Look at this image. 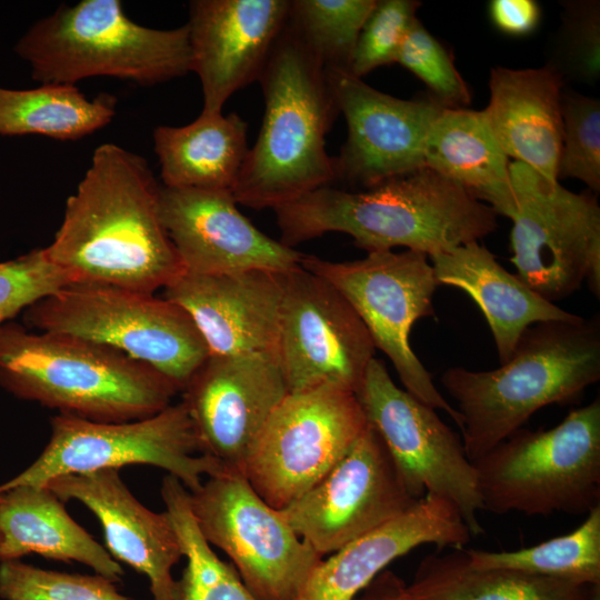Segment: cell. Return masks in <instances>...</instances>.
<instances>
[{
  "mask_svg": "<svg viewBox=\"0 0 600 600\" xmlns=\"http://www.w3.org/2000/svg\"><path fill=\"white\" fill-rule=\"evenodd\" d=\"M160 190L142 157L100 144L44 248L49 259L72 283L167 288L184 270L161 221Z\"/></svg>",
  "mask_w": 600,
  "mask_h": 600,
  "instance_id": "cell-1",
  "label": "cell"
},
{
  "mask_svg": "<svg viewBox=\"0 0 600 600\" xmlns=\"http://www.w3.org/2000/svg\"><path fill=\"white\" fill-rule=\"evenodd\" d=\"M273 211L280 242L290 248L341 232L367 253L404 247L430 258L498 228L487 203L428 167L368 189L326 186Z\"/></svg>",
  "mask_w": 600,
  "mask_h": 600,
  "instance_id": "cell-2",
  "label": "cell"
},
{
  "mask_svg": "<svg viewBox=\"0 0 600 600\" xmlns=\"http://www.w3.org/2000/svg\"><path fill=\"white\" fill-rule=\"evenodd\" d=\"M600 379V319L530 326L510 359L487 371L447 369L440 379L456 400L462 443L473 462L549 404L576 401Z\"/></svg>",
  "mask_w": 600,
  "mask_h": 600,
  "instance_id": "cell-3",
  "label": "cell"
},
{
  "mask_svg": "<svg viewBox=\"0 0 600 600\" xmlns=\"http://www.w3.org/2000/svg\"><path fill=\"white\" fill-rule=\"evenodd\" d=\"M262 124L232 194L253 209H277L336 181L326 137L340 113L327 70L286 27L259 78Z\"/></svg>",
  "mask_w": 600,
  "mask_h": 600,
  "instance_id": "cell-4",
  "label": "cell"
},
{
  "mask_svg": "<svg viewBox=\"0 0 600 600\" xmlns=\"http://www.w3.org/2000/svg\"><path fill=\"white\" fill-rule=\"evenodd\" d=\"M0 384L21 399L98 422L151 417L180 391L113 348L11 322L0 327Z\"/></svg>",
  "mask_w": 600,
  "mask_h": 600,
  "instance_id": "cell-5",
  "label": "cell"
},
{
  "mask_svg": "<svg viewBox=\"0 0 600 600\" xmlns=\"http://www.w3.org/2000/svg\"><path fill=\"white\" fill-rule=\"evenodd\" d=\"M14 51L41 84L76 86L106 76L153 86L191 71L187 23L169 30L141 26L119 0L63 4L32 24Z\"/></svg>",
  "mask_w": 600,
  "mask_h": 600,
  "instance_id": "cell-6",
  "label": "cell"
},
{
  "mask_svg": "<svg viewBox=\"0 0 600 600\" xmlns=\"http://www.w3.org/2000/svg\"><path fill=\"white\" fill-rule=\"evenodd\" d=\"M472 463L486 511L588 513L600 504V399L549 430H517Z\"/></svg>",
  "mask_w": 600,
  "mask_h": 600,
  "instance_id": "cell-7",
  "label": "cell"
},
{
  "mask_svg": "<svg viewBox=\"0 0 600 600\" xmlns=\"http://www.w3.org/2000/svg\"><path fill=\"white\" fill-rule=\"evenodd\" d=\"M28 326L76 336L143 362L181 391L209 357L189 313L154 293L96 283H71L29 307Z\"/></svg>",
  "mask_w": 600,
  "mask_h": 600,
  "instance_id": "cell-8",
  "label": "cell"
},
{
  "mask_svg": "<svg viewBox=\"0 0 600 600\" xmlns=\"http://www.w3.org/2000/svg\"><path fill=\"white\" fill-rule=\"evenodd\" d=\"M509 192L491 209L512 221L516 274L546 300H563L584 282L600 297V206L550 181L527 164L510 162Z\"/></svg>",
  "mask_w": 600,
  "mask_h": 600,
  "instance_id": "cell-9",
  "label": "cell"
},
{
  "mask_svg": "<svg viewBox=\"0 0 600 600\" xmlns=\"http://www.w3.org/2000/svg\"><path fill=\"white\" fill-rule=\"evenodd\" d=\"M130 464L166 470L189 492L198 490L204 477L227 471L200 452L191 418L181 401L151 417L124 422H98L59 413L51 419V436L40 456L0 484V491L18 486H46L61 476L120 470Z\"/></svg>",
  "mask_w": 600,
  "mask_h": 600,
  "instance_id": "cell-10",
  "label": "cell"
},
{
  "mask_svg": "<svg viewBox=\"0 0 600 600\" xmlns=\"http://www.w3.org/2000/svg\"><path fill=\"white\" fill-rule=\"evenodd\" d=\"M302 267L329 281L352 306L373 341L391 361L404 390L444 411L461 428V417L432 382L410 344L416 321L434 316L438 288L424 253L404 250L368 252L362 259L334 262L303 254Z\"/></svg>",
  "mask_w": 600,
  "mask_h": 600,
  "instance_id": "cell-11",
  "label": "cell"
},
{
  "mask_svg": "<svg viewBox=\"0 0 600 600\" xmlns=\"http://www.w3.org/2000/svg\"><path fill=\"white\" fill-rule=\"evenodd\" d=\"M368 427L354 392L323 384L289 392L250 448L242 474L281 510L317 484Z\"/></svg>",
  "mask_w": 600,
  "mask_h": 600,
  "instance_id": "cell-12",
  "label": "cell"
},
{
  "mask_svg": "<svg viewBox=\"0 0 600 600\" xmlns=\"http://www.w3.org/2000/svg\"><path fill=\"white\" fill-rule=\"evenodd\" d=\"M203 538L232 561L257 600H296L322 559L238 471L208 477L190 492Z\"/></svg>",
  "mask_w": 600,
  "mask_h": 600,
  "instance_id": "cell-13",
  "label": "cell"
},
{
  "mask_svg": "<svg viewBox=\"0 0 600 600\" xmlns=\"http://www.w3.org/2000/svg\"><path fill=\"white\" fill-rule=\"evenodd\" d=\"M356 396L413 497L429 493L451 502L472 537L483 533L473 463L462 440L436 410L399 388L377 358L369 363Z\"/></svg>",
  "mask_w": 600,
  "mask_h": 600,
  "instance_id": "cell-14",
  "label": "cell"
},
{
  "mask_svg": "<svg viewBox=\"0 0 600 600\" xmlns=\"http://www.w3.org/2000/svg\"><path fill=\"white\" fill-rule=\"evenodd\" d=\"M277 356L289 392L323 384L357 392L376 347L349 301L299 266L282 274Z\"/></svg>",
  "mask_w": 600,
  "mask_h": 600,
  "instance_id": "cell-15",
  "label": "cell"
},
{
  "mask_svg": "<svg viewBox=\"0 0 600 600\" xmlns=\"http://www.w3.org/2000/svg\"><path fill=\"white\" fill-rule=\"evenodd\" d=\"M418 500L368 423L340 461L280 511L292 530L324 558L400 516Z\"/></svg>",
  "mask_w": 600,
  "mask_h": 600,
  "instance_id": "cell-16",
  "label": "cell"
},
{
  "mask_svg": "<svg viewBox=\"0 0 600 600\" xmlns=\"http://www.w3.org/2000/svg\"><path fill=\"white\" fill-rule=\"evenodd\" d=\"M200 452L242 473L247 454L289 393L276 351L209 356L183 389Z\"/></svg>",
  "mask_w": 600,
  "mask_h": 600,
  "instance_id": "cell-17",
  "label": "cell"
},
{
  "mask_svg": "<svg viewBox=\"0 0 600 600\" xmlns=\"http://www.w3.org/2000/svg\"><path fill=\"white\" fill-rule=\"evenodd\" d=\"M327 72L348 128L333 157L334 183L368 189L426 167L427 134L446 108L392 97L348 72Z\"/></svg>",
  "mask_w": 600,
  "mask_h": 600,
  "instance_id": "cell-18",
  "label": "cell"
},
{
  "mask_svg": "<svg viewBox=\"0 0 600 600\" xmlns=\"http://www.w3.org/2000/svg\"><path fill=\"white\" fill-rule=\"evenodd\" d=\"M231 191L161 187L160 217L186 273H277L301 266L303 253L260 231Z\"/></svg>",
  "mask_w": 600,
  "mask_h": 600,
  "instance_id": "cell-19",
  "label": "cell"
},
{
  "mask_svg": "<svg viewBox=\"0 0 600 600\" xmlns=\"http://www.w3.org/2000/svg\"><path fill=\"white\" fill-rule=\"evenodd\" d=\"M290 0H193L189 3L191 71L202 112H221L238 90L259 81L289 16Z\"/></svg>",
  "mask_w": 600,
  "mask_h": 600,
  "instance_id": "cell-20",
  "label": "cell"
},
{
  "mask_svg": "<svg viewBox=\"0 0 600 600\" xmlns=\"http://www.w3.org/2000/svg\"><path fill=\"white\" fill-rule=\"evenodd\" d=\"M46 486L96 516L108 552L148 578L152 600H174L171 571L183 557L177 532L166 511L154 512L132 494L119 469L66 474Z\"/></svg>",
  "mask_w": 600,
  "mask_h": 600,
  "instance_id": "cell-21",
  "label": "cell"
},
{
  "mask_svg": "<svg viewBox=\"0 0 600 600\" xmlns=\"http://www.w3.org/2000/svg\"><path fill=\"white\" fill-rule=\"evenodd\" d=\"M283 273L264 270L219 276L183 272L163 297L182 307L209 356L277 351Z\"/></svg>",
  "mask_w": 600,
  "mask_h": 600,
  "instance_id": "cell-22",
  "label": "cell"
},
{
  "mask_svg": "<svg viewBox=\"0 0 600 600\" xmlns=\"http://www.w3.org/2000/svg\"><path fill=\"white\" fill-rule=\"evenodd\" d=\"M472 536L451 502L426 493L410 509L321 559L296 600H356L393 560L421 544L459 549Z\"/></svg>",
  "mask_w": 600,
  "mask_h": 600,
  "instance_id": "cell-23",
  "label": "cell"
},
{
  "mask_svg": "<svg viewBox=\"0 0 600 600\" xmlns=\"http://www.w3.org/2000/svg\"><path fill=\"white\" fill-rule=\"evenodd\" d=\"M564 81L549 63L539 68L494 67L484 117L508 158L550 181L558 180Z\"/></svg>",
  "mask_w": 600,
  "mask_h": 600,
  "instance_id": "cell-24",
  "label": "cell"
},
{
  "mask_svg": "<svg viewBox=\"0 0 600 600\" xmlns=\"http://www.w3.org/2000/svg\"><path fill=\"white\" fill-rule=\"evenodd\" d=\"M430 260L439 286L458 288L478 304L491 330L500 364L510 359L530 326L580 318L507 271L479 241L434 254Z\"/></svg>",
  "mask_w": 600,
  "mask_h": 600,
  "instance_id": "cell-25",
  "label": "cell"
},
{
  "mask_svg": "<svg viewBox=\"0 0 600 600\" xmlns=\"http://www.w3.org/2000/svg\"><path fill=\"white\" fill-rule=\"evenodd\" d=\"M0 561L37 553L46 559L88 566L110 581L123 577L106 547L76 522L48 486L0 491Z\"/></svg>",
  "mask_w": 600,
  "mask_h": 600,
  "instance_id": "cell-26",
  "label": "cell"
},
{
  "mask_svg": "<svg viewBox=\"0 0 600 600\" xmlns=\"http://www.w3.org/2000/svg\"><path fill=\"white\" fill-rule=\"evenodd\" d=\"M248 123L237 113L202 112L182 127L153 130L163 187L233 191L249 151Z\"/></svg>",
  "mask_w": 600,
  "mask_h": 600,
  "instance_id": "cell-27",
  "label": "cell"
},
{
  "mask_svg": "<svg viewBox=\"0 0 600 600\" xmlns=\"http://www.w3.org/2000/svg\"><path fill=\"white\" fill-rule=\"evenodd\" d=\"M598 588L516 570L473 569L464 548L424 557L406 584L409 600H592Z\"/></svg>",
  "mask_w": 600,
  "mask_h": 600,
  "instance_id": "cell-28",
  "label": "cell"
},
{
  "mask_svg": "<svg viewBox=\"0 0 600 600\" xmlns=\"http://www.w3.org/2000/svg\"><path fill=\"white\" fill-rule=\"evenodd\" d=\"M424 163L490 208L510 189L509 158L482 110L444 109L427 134Z\"/></svg>",
  "mask_w": 600,
  "mask_h": 600,
  "instance_id": "cell-29",
  "label": "cell"
},
{
  "mask_svg": "<svg viewBox=\"0 0 600 600\" xmlns=\"http://www.w3.org/2000/svg\"><path fill=\"white\" fill-rule=\"evenodd\" d=\"M116 107L114 96L102 92L88 99L74 84L46 83L26 90L0 87V136L77 140L110 123Z\"/></svg>",
  "mask_w": 600,
  "mask_h": 600,
  "instance_id": "cell-30",
  "label": "cell"
},
{
  "mask_svg": "<svg viewBox=\"0 0 600 600\" xmlns=\"http://www.w3.org/2000/svg\"><path fill=\"white\" fill-rule=\"evenodd\" d=\"M576 530L512 551L464 549L473 569H508L600 586V504Z\"/></svg>",
  "mask_w": 600,
  "mask_h": 600,
  "instance_id": "cell-31",
  "label": "cell"
},
{
  "mask_svg": "<svg viewBox=\"0 0 600 600\" xmlns=\"http://www.w3.org/2000/svg\"><path fill=\"white\" fill-rule=\"evenodd\" d=\"M189 496L177 478L164 476L161 497L187 558L181 578L176 580L174 600H257L233 566L220 560L201 534Z\"/></svg>",
  "mask_w": 600,
  "mask_h": 600,
  "instance_id": "cell-32",
  "label": "cell"
},
{
  "mask_svg": "<svg viewBox=\"0 0 600 600\" xmlns=\"http://www.w3.org/2000/svg\"><path fill=\"white\" fill-rule=\"evenodd\" d=\"M377 0H292L287 24L327 71L348 72Z\"/></svg>",
  "mask_w": 600,
  "mask_h": 600,
  "instance_id": "cell-33",
  "label": "cell"
},
{
  "mask_svg": "<svg viewBox=\"0 0 600 600\" xmlns=\"http://www.w3.org/2000/svg\"><path fill=\"white\" fill-rule=\"evenodd\" d=\"M2 600H131L99 574L47 570L20 559L0 561Z\"/></svg>",
  "mask_w": 600,
  "mask_h": 600,
  "instance_id": "cell-34",
  "label": "cell"
},
{
  "mask_svg": "<svg viewBox=\"0 0 600 600\" xmlns=\"http://www.w3.org/2000/svg\"><path fill=\"white\" fill-rule=\"evenodd\" d=\"M562 143L558 180L573 178L592 192L600 190V102L563 90L561 97Z\"/></svg>",
  "mask_w": 600,
  "mask_h": 600,
  "instance_id": "cell-35",
  "label": "cell"
},
{
  "mask_svg": "<svg viewBox=\"0 0 600 600\" xmlns=\"http://www.w3.org/2000/svg\"><path fill=\"white\" fill-rule=\"evenodd\" d=\"M400 63L430 92V99L446 109H463L471 102V91L457 70L451 53L417 19L397 56Z\"/></svg>",
  "mask_w": 600,
  "mask_h": 600,
  "instance_id": "cell-36",
  "label": "cell"
},
{
  "mask_svg": "<svg viewBox=\"0 0 600 600\" xmlns=\"http://www.w3.org/2000/svg\"><path fill=\"white\" fill-rule=\"evenodd\" d=\"M553 58L549 62L566 79L594 83L600 74L599 1H567L563 4Z\"/></svg>",
  "mask_w": 600,
  "mask_h": 600,
  "instance_id": "cell-37",
  "label": "cell"
},
{
  "mask_svg": "<svg viewBox=\"0 0 600 600\" xmlns=\"http://www.w3.org/2000/svg\"><path fill=\"white\" fill-rule=\"evenodd\" d=\"M419 1L377 0L358 38L348 73L362 79L394 63L399 49L418 19Z\"/></svg>",
  "mask_w": 600,
  "mask_h": 600,
  "instance_id": "cell-38",
  "label": "cell"
},
{
  "mask_svg": "<svg viewBox=\"0 0 600 600\" xmlns=\"http://www.w3.org/2000/svg\"><path fill=\"white\" fill-rule=\"evenodd\" d=\"M71 283V278L49 259L44 248L1 262L0 327L22 309Z\"/></svg>",
  "mask_w": 600,
  "mask_h": 600,
  "instance_id": "cell-39",
  "label": "cell"
},
{
  "mask_svg": "<svg viewBox=\"0 0 600 600\" xmlns=\"http://www.w3.org/2000/svg\"><path fill=\"white\" fill-rule=\"evenodd\" d=\"M489 16L499 31L522 37L539 26L541 8L533 0H492L489 3Z\"/></svg>",
  "mask_w": 600,
  "mask_h": 600,
  "instance_id": "cell-40",
  "label": "cell"
},
{
  "mask_svg": "<svg viewBox=\"0 0 600 600\" xmlns=\"http://www.w3.org/2000/svg\"><path fill=\"white\" fill-rule=\"evenodd\" d=\"M356 600H409L406 583L392 571L384 570L356 598Z\"/></svg>",
  "mask_w": 600,
  "mask_h": 600,
  "instance_id": "cell-41",
  "label": "cell"
},
{
  "mask_svg": "<svg viewBox=\"0 0 600 600\" xmlns=\"http://www.w3.org/2000/svg\"><path fill=\"white\" fill-rule=\"evenodd\" d=\"M592 600H600V588H598V589L596 590Z\"/></svg>",
  "mask_w": 600,
  "mask_h": 600,
  "instance_id": "cell-42",
  "label": "cell"
},
{
  "mask_svg": "<svg viewBox=\"0 0 600 600\" xmlns=\"http://www.w3.org/2000/svg\"><path fill=\"white\" fill-rule=\"evenodd\" d=\"M0 541H1V538H0Z\"/></svg>",
  "mask_w": 600,
  "mask_h": 600,
  "instance_id": "cell-43",
  "label": "cell"
}]
</instances>
